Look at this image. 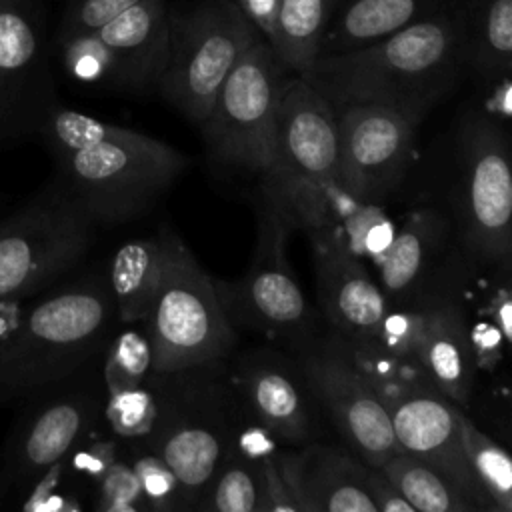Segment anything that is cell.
Listing matches in <instances>:
<instances>
[{
	"label": "cell",
	"mask_w": 512,
	"mask_h": 512,
	"mask_svg": "<svg viewBox=\"0 0 512 512\" xmlns=\"http://www.w3.org/2000/svg\"><path fill=\"white\" fill-rule=\"evenodd\" d=\"M470 0L414 22L368 46L318 56L302 76L336 110L378 104L420 124L466 68L464 24Z\"/></svg>",
	"instance_id": "cell-1"
},
{
	"label": "cell",
	"mask_w": 512,
	"mask_h": 512,
	"mask_svg": "<svg viewBox=\"0 0 512 512\" xmlns=\"http://www.w3.org/2000/svg\"><path fill=\"white\" fill-rule=\"evenodd\" d=\"M116 316L110 286L84 280L24 310L0 342V404L26 400L62 382L104 344Z\"/></svg>",
	"instance_id": "cell-2"
},
{
	"label": "cell",
	"mask_w": 512,
	"mask_h": 512,
	"mask_svg": "<svg viewBox=\"0 0 512 512\" xmlns=\"http://www.w3.org/2000/svg\"><path fill=\"white\" fill-rule=\"evenodd\" d=\"M202 368L150 374L156 414L144 438L176 476L182 508H196L242 428L240 396L204 378Z\"/></svg>",
	"instance_id": "cell-3"
},
{
	"label": "cell",
	"mask_w": 512,
	"mask_h": 512,
	"mask_svg": "<svg viewBox=\"0 0 512 512\" xmlns=\"http://www.w3.org/2000/svg\"><path fill=\"white\" fill-rule=\"evenodd\" d=\"M56 158L58 188L94 222H124L146 212L186 166L176 148L122 126Z\"/></svg>",
	"instance_id": "cell-4"
},
{
	"label": "cell",
	"mask_w": 512,
	"mask_h": 512,
	"mask_svg": "<svg viewBox=\"0 0 512 512\" xmlns=\"http://www.w3.org/2000/svg\"><path fill=\"white\" fill-rule=\"evenodd\" d=\"M164 266L146 316L152 372H176L224 358L234 344L214 280L190 250L164 234Z\"/></svg>",
	"instance_id": "cell-5"
},
{
	"label": "cell",
	"mask_w": 512,
	"mask_h": 512,
	"mask_svg": "<svg viewBox=\"0 0 512 512\" xmlns=\"http://www.w3.org/2000/svg\"><path fill=\"white\" fill-rule=\"evenodd\" d=\"M338 184L336 112L302 76H288L278 100L274 170L264 184L266 196L290 224L306 228Z\"/></svg>",
	"instance_id": "cell-6"
},
{
	"label": "cell",
	"mask_w": 512,
	"mask_h": 512,
	"mask_svg": "<svg viewBox=\"0 0 512 512\" xmlns=\"http://www.w3.org/2000/svg\"><path fill=\"white\" fill-rule=\"evenodd\" d=\"M262 38L234 0L168 10V54L156 90L198 126L242 52Z\"/></svg>",
	"instance_id": "cell-7"
},
{
	"label": "cell",
	"mask_w": 512,
	"mask_h": 512,
	"mask_svg": "<svg viewBox=\"0 0 512 512\" xmlns=\"http://www.w3.org/2000/svg\"><path fill=\"white\" fill-rule=\"evenodd\" d=\"M286 72L290 70L274 48L264 38L254 40L232 66L200 124L214 158L256 172L264 184L274 170L276 114Z\"/></svg>",
	"instance_id": "cell-8"
},
{
	"label": "cell",
	"mask_w": 512,
	"mask_h": 512,
	"mask_svg": "<svg viewBox=\"0 0 512 512\" xmlns=\"http://www.w3.org/2000/svg\"><path fill=\"white\" fill-rule=\"evenodd\" d=\"M456 212L466 248L508 266L512 172L506 132L486 110H468L458 130Z\"/></svg>",
	"instance_id": "cell-9"
},
{
	"label": "cell",
	"mask_w": 512,
	"mask_h": 512,
	"mask_svg": "<svg viewBox=\"0 0 512 512\" xmlns=\"http://www.w3.org/2000/svg\"><path fill=\"white\" fill-rule=\"evenodd\" d=\"M94 220L60 188L0 224V302L22 300L90 246Z\"/></svg>",
	"instance_id": "cell-10"
},
{
	"label": "cell",
	"mask_w": 512,
	"mask_h": 512,
	"mask_svg": "<svg viewBox=\"0 0 512 512\" xmlns=\"http://www.w3.org/2000/svg\"><path fill=\"white\" fill-rule=\"evenodd\" d=\"M258 250L246 274L236 282H214L220 304L232 322L272 338L304 346L312 314L286 260L290 220L270 200L262 206Z\"/></svg>",
	"instance_id": "cell-11"
},
{
	"label": "cell",
	"mask_w": 512,
	"mask_h": 512,
	"mask_svg": "<svg viewBox=\"0 0 512 512\" xmlns=\"http://www.w3.org/2000/svg\"><path fill=\"white\" fill-rule=\"evenodd\" d=\"M298 364L320 408L364 464L380 466L400 452L388 408L354 368L344 336L306 342Z\"/></svg>",
	"instance_id": "cell-12"
},
{
	"label": "cell",
	"mask_w": 512,
	"mask_h": 512,
	"mask_svg": "<svg viewBox=\"0 0 512 512\" xmlns=\"http://www.w3.org/2000/svg\"><path fill=\"white\" fill-rule=\"evenodd\" d=\"M54 106L40 0H0V138L42 128Z\"/></svg>",
	"instance_id": "cell-13"
},
{
	"label": "cell",
	"mask_w": 512,
	"mask_h": 512,
	"mask_svg": "<svg viewBox=\"0 0 512 512\" xmlns=\"http://www.w3.org/2000/svg\"><path fill=\"white\" fill-rule=\"evenodd\" d=\"M338 182L356 198L384 202L410 162L416 124L378 104L336 108Z\"/></svg>",
	"instance_id": "cell-14"
},
{
	"label": "cell",
	"mask_w": 512,
	"mask_h": 512,
	"mask_svg": "<svg viewBox=\"0 0 512 512\" xmlns=\"http://www.w3.org/2000/svg\"><path fill=\"white\" fill-rule=\"evenodd\" d=\"M386 408L400 452L442 474L476 510H490L466 458L462 412L446 396L424 384L394 398Z\"/></svg>",
	"instance_id": "cell-15"
},
{
	"label": "cell",
	"mask_w": 512,
	"mask_h": 512,
	"mask_svg": "<svg viewBox=\"0 0 512 512\" xmlns=\"http://www.w3.org/2000/svg\"><path fill=\"white\" fill-rule=\"evenodd\" d=\"M234 390L250 418L276 440L302 446L316 436L320 404L298 362L274 350H254L236 362Z\"/></svg>",
	"instance_id": "cell-16"
},
{
	"label": "cell",
	"mask_w": 512,
	"mask_h": 512,
	"mask_svg": "<svg viewBox=\"0 0 512 512\" xmlns=\"http://www.w3.org/2000/svg\"><path fill=\"white\" fill-rule=\"evenodd\" d=\"M168 0H140L88 32L106 72V84L130 92L158 86L168 54Z\"/></svg>",
	"instance_id": "cell-17"
},
{
	"label": "cell",
	"mask_w": 512,
	"mask_h": 512,
	"mask_svg": "<svg viewBox=\"0 0 512 512\" xmlns=\"http://www.w3.org/2000/svg\"><path fill=\"white\" fill-rule=\"evenodd\" d=\"M278 466L300 510L376 512L366 488L368 464L342 450L308 442L304 450L278 454Z\"/></svg>",
	"instance_id": "cell-18"
},
{
	"label": "cell",
	"mask_w": 512,
	"mask_h": 512,
	"mask_svg": "<svg viewBox=\"0 0 512 512\" xmlns=\"http://www.w3.org/2000/svg\"><path fill=\"white\" fill-rule=\"evenodd\" d=\"M98 412L90 392H70L42 404L30 414L10 446L12 478L30 486L52 464L60 462L88 432Z\"/></svg>",
	"instance_id": "cell-19"
},
{
	"label": "cell",
	"mask_w": 512,
	"mask_h": 512,
	"mask_svg": "<svg viewBox=\"0 0 512 512\" xmlns=\"http://www.w3.org/2000/svg\"><path fill=\"white\" fill-rule=\"evenodd\" d=\"M318 298L346 340L372 338L390 304L364 260L340 250H314Z\"/></svg>",
	"instance_id": "cell-20"
},
{
	"label": "cell",
	"mask_w": 512,
	"mask_h": 512,
	"mask_svg": "<svg viewBox=\"0 0 512 512\" xmlns=\"http://www.w3.org/2000/svg\"><path fill=\"white\" fill-rule=\"evenodd\" d=\"M418 362L428 382L448 400L466 404L474 384V354L464 314L452 300L426 304Z\"/></svg>",
	"instance_id": "cell-21"
},
{
	"label": "cell",
	"mask_w": 512,
	"mask_h": 512,
	"mask_svg": "<svg viewBox=\"0 0 512 512\" xmlns=\"http://www.w3.org/2000/svg\"><path fill=\"white\" fill-rule=\"evenodd\" d=\"M314 250H340L358 260L378 256L390 242V220L382 202L362 200L334 186L304 228Z\"/></svg>",
	"instance_id": "cell-22"
},
{
	"label": "cell",
	"mask_w": 512,
	"mask_h": 512,
	"mask_svg": "<svg viewBox=\"0 0 512 512\" xmlns=\"http://www.w3.org/2000/svg\"><path fill=\"white\" fill-rule=\"evenodd\" d=\"M466 0H348L334 8L318 56L368 46L414 22L452 10Z\"/></svg>",
	"instance_id": "cell-23"
},
{
	"label": "cell",
	"mask_w": 512,
	"mask_h": 512,
	"mask_svg": "<svg viewBox=\"0 0 512 512\" xmlns=\"http://www.w3.org/2000/svg\"><path fill=\"white\" fill-rule=\"evenodd\" d=\"M446 224L432 210L412 212L376 256L378 286L388 304L414 296L436 264L444 246Z\"/></svg>",
	"instance_id": "cell-24"
},
{
	"label": "cell",
	"mask_w": 512,
	"mask_h": 512,
	"mask_svg": "<svg viewBox=\"0 0 512 512\" xmlns=\"http://www.w3.org/2000/svg\"><path fill=\"white\" fill-rule=\"evenodd\" d=\"M164 266V238H136L122 244L110 262L108 286L116 318L144 322Z\"/></svg>",
	"instance_id": "cell-25"
},
{
	"label": "cell",
	"mask_w": 512,
	"mask_h": 512,
	"mask_svg": "<svg viewBox=\"0 0 512 512\" xmlns=\"http://www.w3.org/2000/svg\"><path fill=\"white\" fill-rule=\"evenodd\" d=\"M464 58L484 82L512 70V0H470L464 24Z\"/></svg>",
	"instance_id": "cell-26"
},
{
	"label": "cell",
	"mask_w": 512,
	"mask_h": 512,
	"mask_svg": "<svg viewBox=\"0 0 512 512\" xmlns=\"http://www.w3.org/2000/svg\"><path fill=\"white\" fill-rule=\"evenodd\" d=\"M334 8L336 0H280L274 52L290 72L310 70Z\"/></svg>",
	"instance_id": "cell-27"
},
{
	"label": "cell",
	"mask_w": 512,
	"mask_h": 512,
	"mask_svg": "<svg viewBox=\"0 0 512 512\" xmlns=\"http://www.w3.org/2000/svg\"><path fill=\"white\" fill-rule=\"evenodd\" d=\"M416 512H476V508L442 474L398 452L376 466Z\"/></svg>",
	"instance_id": "cell-28"
},
{
	"label": "cell",
	"mask_w": 512,
	"mask_h": 512,
	"mask_svg": "<svg viewBox=\"0 0 512 512\" xmlns=\"http://www.w3.org/2000/svg\"><path fill=\"white\" fill-rule=\"evenodd\" d=\"M462 442L470 470L490 510L512 512V462L508 452L460 414Z\"/></svg>",
	"instance_id": "cell-29"
},
{
	"label": "cell",
	"mask_w": 512,
	"mask_h": 512,
	"mask_svg": "<svg viewBox=\"0 0 512 512\" xmlns=\"http://www.w3.org/2000/svg\"><path fill=\"white\" fill-rule=\"evenodd\" d=\"M152 374V356L146 334L124 332L108 350L104 364V382L108 394L138 388Z\"/></svg>",
	"instance_id": "cell-30"
},
{
	"label": "cell",
	"mask_w": 512,
	"mask_h": 512,
	"mask_svg": "<svg viewBox=\"0 0 512 512\" xmlns=\"http://www.w3.org/2000/svg\"><path fill=\"white\" fill-rule=\"evenodd\" d=\"M156 414V400L150 384L108 394L106 416L112 430L126 438H144Z\"/></svg>",
	"instance_id": "cell-31"
},
{
	"label": "cell",
	"mask_w": 512,
	"mask_h": 512,
	"mask_svg": "<svg viewBox=\"0 0 512 512\" xmlns=\"http://www.w3.org/2000/svg\"><path fill=\"white\" fill-rule=\"evenodd\" d=\"M426 304L418 308L394 310L392 306L384 314L374 338L392 354L418 362V348L424 334Z\"/></svg>",
	"instance_id": "cell-32"
},
{
	"label": "cell",
	"mask_w": 512,
	"mask_h": 512,
	"mask_svg": "<svg viewBox=\"0 0 512 512\" xmlns=\"http://www.w3.org/2000/svg\"><path fill=\"white\" fill-rule=\"evenodd\" d=\"M98 510L134 512L146 508L140 480L130 464L112 462L98 478Z\"/></svg>",
	"instance_id": "cell-33"
},
{
	"label": "cell",
	"mask_w": 512,
	"mask_h": 512,
	"mask_svg": "<svg viewBox=\"0 0 512 512\" xmlns=\"http://www.w3.org/2000/svg\"><path fill=\"white\" fill-rule=\"evenodd\" d=\"M138 2L140 0H66L56 36L58 44L100 28Z\"/></svg>",
	"instance_id": "cell-34"
},
{
	"label": "cell",
	"mask_w": 512,
	"mask_h": 512,
	"mask_svg": "<svg viewBox=\"0 0 512 512\" xmlns=\"http://www.w3.org/2000/svg\"><path fill=\"white\" fill-rule=\"evenodd\" d=\"M142 492L146 500V508L156 510H174L182 508V496L180 486L172 470L158 458L154 452H148L146 456H140L132 464Z\"/></svg>",
	"instance_id": "cell-35"
},
{
	"label": "cell",
	"mask_w": 512,
	"mask_h": 512,
	"mask_svg": "<svg viewBox=\"0 0 512 512\" xmlns=\"http://www.w3.org/2000/svg\"><path fill=\"white\" fill-rule=\"evenodd\" d=\"M62 470V460L52 464L36 482L32 488L30 498L24 502V510L30 512H60V510H78V504L68 502L62 494H58L54 488L58 484V476Z\"/></svg>",
	"instance_id": "cell-36"
},
{
	"label": "cell",
	"mask_w": 512,
	"mask_h": 512,
	"mask_svg": "<svg viewBox=\"0 0 512 512\" xmlns=\"http://www.w3.org/2000/svg\"><path fill=\"white\" fill-rule=\"evenodd\" d=\"M472 354H474V364L476 368H492L500 360L502 352V342L508 344V340L502 336L498 326L486 320H480V324L474 326L472 332H468Z\"/></svg>",
	"instance_id": "cell-37"
},
{
	"label": "cell",
	"mask_w": 512,
	"mask_h": 512,
	"mask_svg": "<svg viewBox=\"0 0 512 512\" xmlns=\"http://www.w3.org/2000/svg\"><path fill=\"white\" fill-rule=\"evenodd\" d=\"M366 488L376 506V512H416L376 466H368L366 470Z\"/></svg>",
	"instance_id": "cell-38"
},
{
	"label": "cell",
	"mask_w": 512,
	"mask_h": 512,
	"mask_svg": "<svg viewBox=\"0 0 512 512\" xmlns=\"http://www.w3.org/2000/svg\"><path fill=\"white\" fill-rule=\"evenodd\" d=\"M258 34L274 48L280 0H234Z\"/></svg>",
	"instance_id": "cell-39"
},
{
	"label": "cell",
	"mask_w": 512,
	"mask_h": 512,
	"mask_svg": "<svg viewBox=\"0 0 512 512\" xmlns=\"http://www.w3.org/2000/svg\"><path fill=\"white\" fill-rule=\"evenodd\" d=\"M112 462H114V446L100 442V444H92L86 450L76 452V456L72 460V466L78 472H82V474H86V476H90L98 482V478L106 472V468Z\"/></svg>",
	"instance_id": "cell-40"
},
{
	"label": "cell",
	"mask_w": 512,
	"mask_h": 512,
	"mask_svg": "<svg viewBox=\"0 0 512 512\" xmlns=\"http://www.w3.org/2000/svg\"><path fill=\"white\" fill-rule=\"evenodd\" d=\"M510 306H512V302H510V294H508L506 288L494 296L492 306H490V320L498 326V330L502 332V336H504L508 342L512 340V326H510L512 316H510Z\"/></svg>",
	"instance_id": "cell-41"
},
{
	"label": "cell",
	"mask_w": 512,
	"mask_h": 512,
	"mask_svg": "<svg viewBox=\"0 0 512 512\" xmlns=\"http://www.w3.org/2000/svg\"><path fill=\"white\" fill-rule=\"evenodd\" d=\"M22 316H24V306H20V300L0 302V342H4L14 332Z\"/></svg>",
	"instance_id": "cell-42"
}]
</instances>
